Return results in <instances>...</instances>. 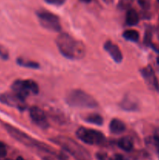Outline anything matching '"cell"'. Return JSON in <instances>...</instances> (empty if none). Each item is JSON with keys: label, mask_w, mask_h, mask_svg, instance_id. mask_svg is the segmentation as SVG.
<instances>
[{"label": "cell", "mask_w": 159, "mask_h": 160, "mask_svg": "<svg viewBox=\"0 0 159 160\" xmlns=\"http://www.w3.org/2000/svg\"><path fill=\"white\" fill-rule=\"evenodd\" d=\"M55 42L59 51L67 59H80L85 56L86 48L84 44L66 33L59 34Z\"/></svg>", "instance_id": "cell-1"}, {"label": "cell", "mask_w": 159, "mask_h": 160, "mask_svg": "<svg viewBox=\"0 0 159 160\" xmlns=\"http://www.w3.org/2000/svg\"><path fill=\"white\" fill-rule=\"evenodd\" d=\"M65 102L71 107L80 109H95L98 106L94 98L80 89L70 91L65 97Z\"/></svg>", "instance_id": "cell-2"}, {"label": "cell", "mask_w": 159, "mask_h": 160, "mask_svg": "<svg viewBox=\"0 0 159 160\" xmlns=\"http://www.w3.org/2000/svg\"><path fill=\"white\" fill-rule=\"evenodd\" d=\"M5 128H6V131L8 134L14 138L15 140L18 141L20 143L24 144V145H27V146H32L35 147V148H40L41 150H44V151L49 152V147L47 146L45 144L41 143L40 142H37V140L31 138V136L27 135L25 133L22 132L20 130L17 129V128H14V127L11 126L9 124H5Z\"/></svg>", "instance_id": "cell-3"}, {"label": "cell", "mask_w": 159, "mask_h": 160, "mask_svg": "<svg viewBox=\"0 0 159 160\" xmlns=\"http://www.w3.org/2000/svg\"><path fill=\"white\" fill-rule=\"evenodd\" d=\"M12 90L19 97L26 99L31 94L37 95L39 92V87L33 80H17L12 83Z\"/></svg>", "instance_id": "cell-4"}, {"label": "cell", "mask_w": 159, "mask_h": 160, "mask_svg": "<svg viewBox=\"0 0 159 160\" xmlns=\"http://www.w3.org/2000/svg\"><path fill=\"white\" fill-rule=\"evenodd\" d=\"M76 137L87 145H101L105 140L104 135L100 131L87 128H80L76 132Z\"/></svg>", "instance_id": "cell-5"}, {"label": "cell", "mask_w": 159, "mask_h": 160, "mask_svg": "<svg viewBox=\"0 0 159 160\" xmlns=\"http://www.w3.org/2000/svg\"><path fill=\"white\" fill-rule=\"evenodd\" d=\"M37 17L41 25L45 29L56 32H59L62 29L60 20L59 17H57L55 14L49 11L41 9L37 11Z\"/></svg>", "instance_id": "cell-6"}, {"label": "cell", "mask_w": 159, "mask_h": 160, "mask_svg": "<svg viewBox=\"0 0 159 160\" xmlns=\"http://www.w3.org/2000/svg\"><path fill=\"white\" fill-rule=\"evenodd\" d=\"M51 141L55 142L57 145H60L63 148H65L66 151L70 152V153H73L76 156H82L85 154L84 148H82L80 145H78L76 142L72 140L70 138L64 137V136H58L51 139Z\"/></svg>", "instance_id": "cell-7"}, {"label": "cell", "mask_w": 159, "mask_h": 160, "mask_svg": "<svg viewBox=\"0 0 159 160\" xmlns=\"http://www.w3.org/2000/svg\"><path fill=\"white\" fill-rule=\"evenodd\" d=\"M0 102L10 107L16 108L20 111L26 109V104L25 99L19 97L15 93H3L0 95Z\"/></svg>", "instance_id": "cell-8"}, {"label": "cell", "mask_w": 159, "mask_h": 160, "mask_svg": "<svg viewBox=\"0 0 159 160\" xmlns=\"http://www.w3.org/2000/svg\"><path fill=\"white\" fill-rule=\"evenodd\" d=\"M30 117L32 121L41 128H47L48 127V120L45 112L37 106H32L30 109Z\"/></svg>", "instance_id": "cell-9"}, {"label": "cell", "mask_w": 159, "mask_h": 160, "mask_svg": "<svg viewBox=\"0 0 159 160\" xmlns=\"http://www.w3.org/2000/svg\"><path fill=\"white\" fill-rule=\"evenodd\" d=\"M140 73L147 85L154 90L159 92V82L152 67L151 66H147L142 69Z\"/></svg>", "instance_id": "cell-10"}, {"label": "cell", "mask_w": 159, "mask_h": 160, "mask_svg": "<svg viewBox=\"0 0 159 160\" xmlns=\"http://www.w3.org/2000/svg\"><path fill=\"white\" fill-rule=\"evenodd\" d=\"M104 49L109 54L112 59L116 63H120L123 61V56L121 50L118 45H115L111 41H108L104 44Z\"/></svg>", "instance_id": "cell-11"}, {"label": "cell", "mask_w": 159, "mask_h": 160, "mask_svg": "<svg viewBox=\"0 0 159 160\" xmlns=\"http://www.w3.org/2000/svg\"><path fill=\"white\" fill-rule=\"evenodd\" d=\"M109 130L114 134H122L126 130V124L118 119H113L109 123Z\"/></svg>", "instance_id": "cell-12"}, {"label": "cell", "mask_w": 159, "mask_h": 160, "mask_svg": "<svg viewBox=\"0 0 159 160\" xmlns=\"http://www.w3.org/2000/svg\"><path fill=\"white\" fill-rule=\"evenodd\" d=\"M119 106L121 107L122 109L125 111H129V112H132V111H136L137 109V104L136 102L132 100V98L129 96L125 97L122 102H120Z\"/></svg>", "instance_id": "cell-13"}, {"label": "cell", "mask_w": 159, "mask_h": 160, "mask_svg": "<svg viewBox=\"0 0 159 160\" xmlns=\"http://www.w3.org/2000/svg\"><path fill=\"white\" fill-rule=\"evenodd\" d=\"M118 146L125 152H130L133 148V141L130 137H123L118 141Z\"/></svg>", "instance_id": "cell-14"}, {"label": "cell", "mask_w": 159, "mask_h": 160, "mask_svg": "<svg viewBox=\"0 0 159 160\" xmlns=\"http://www.w3.org/2000/svg\"><path fill=\"white\" fill-rule=\"evenodd\" d=\"M139 15L135 9H130L127 11L126 16V24L129 26H135L139 23Z\"/></svg>", "instance_id": "cell-15"}, {"label": "cell", "mask_w": 159, "mask_h": 160, "mask_svg": "<svg viewBox=\"0 0 159 160\" xmlns=\"http://www.w3.org/2000/svg\"><path fill=\"white\" fill-rule=\"evenodd\" d=\"M17 63L20 67H25V68L34 69V70L40 68V65L37 62L28 60V59H23V58H18L17 59Z\"/></svg>", "instance_id": "cell-16"}, {"label": "cell", "mask_w": 159, "mask_h": 160, "mask_svg": "<svg viewBox=\"0 0 159 160\" xmlns=\"http://www.w3.org/2000/svg\"><path fill=\"white\" fill-rule=\"evenodd\" d=\"M123 37L129 42H137L140 38V34L136 30H126L123 32Z\"/></svg>", "instance_id": "cell-17"}, {"label": "cell", "mask_w": 159, "mask_h": 160, "mask_svg": "<svg viewBox=\"0 0 159 160\" xmlns=\"http://www.w3.org/2000/svg\"><path fill=\"white\" fill-rule=\"evenodd\" d=\"M85 120L87 122V123H93V124H95V125H99V126L102 125L103 123H104L103 117H101V115H99V114H96V113L90 114V115H88L87 117H86Z\"/></svg>", "instance_id": "cell-18"}, {"label": "cell", "mask_w": 159, "mask_h": 160, "mask_svg": "<svg viewBox=\"0 0 159 160\" xmlns=\"http://www.w3.org/2000/svg\"><path fill=\"white\" fill-rule=\"evenodd\" d=\"M97 158L98 160H124L123 156L119 154L114 155V156H109L106 153L99 152L97 154Z\"/></svg>", "instance_id": "cell-19"}, {"label": "cell", "mask_w": 159, "mask_h": 160, "mask_svg": "<svg viewBox=\"0 0 159 160\" xmlns=\"http://www.w3.org/2000/svg\"><path fill=\"white\" fill-rule=\"evenodd\" d=\"M9 57V53L7 48L3 45H0V59L7 60Z\"/></svg>", "instance_id": "cell-20"}, {"label": "cell", "mask_w": 159, "mask_h": 160, "mask_svg": "<svg viewBox=\"0 0 159 160\" xmlns=\"http://www.w3.org/2000/svg\"><path fill=\"white\" fill-rule=\"evenodd\" d=\"M45 1L46 2V3H48V4L59 6L63 5L66 0H45Z\"/></svg>", "instance_id": "cell-21"}, {"label": "cell", "mask_w": 159, "mask_h": 160, "mask_svg": "<svg viewBox=\"0 0 159 160\" xmlns=\"http://www.w3.org/2000/svg\"><path fill=\"white\" fill-rule=\"evenodd\" d=\"M7 154V149L6 146L3 142H0V158H3Z\"/></svg>", "instance_id": "cell-22"}, {"label": "cell", "mask_w": 159, "mask_h": 160, "mask_svg": "<svg viewBox=\"0 0 159 160\" xmlns=\"http://www.w3.org/2000/svg\"><path fill=\"white\" fill-rule=\"evenodd\" d=\"M137 2L143 9H146L149 8V1L148 0H137Z\"/></svg>", "instance_id": "cell-23"}, {"label": "cell", "mask_w": 159, "mask_h": 160, "mask_svg": "<svg viewBox=\"0 0 159 160\" xmlns=\"http://www.w3.org/2000/svg\"><path fill=\"white\" fill-rule=\"evenodd\" d=\"M81 2H85V3H88V2H90V1H91V0H80Z\"/></svg>", "instance_id": "cell-24"}, {"label": "cell", "mask_w": 159, "mask_h": 160, "mask_svg": "<svg viewBox=\"0 0 159 160\" xmlns=\"http://www.w3.org/2000/svg\"><path fill=\"white\" fill-rule=\"evenodd\" d=\"M103 1L106 3H110V2H112V0H103Z\"/></svg>", "instance_id": "cell-25"}, {"label": "cell", "mask_w": 159, "mask_h": 160, "mask_svg": "<svg viewBox=\"0 0 159 160\" xmlns=\"http://www.w3.org/2000/svg\"><path fill=\"white\" fill-rule=\"evenodd\" d=\"M17 160H25V159H23V158L20 157H20H18V158H17Z\"/></svg>", "instance_id": "cell-26"}, {"label": "cell", "mask_w": 159, "mask_h": 160, "mask_svg": "<svg viewBox=\"0 0 159 160\" xmlns=\"http://www.w3.org/2000/svg\"><path fill=\"white\" fill-rule=\"evenodd\" d=\"M157 63L159 64V56H158V57H157Z\"/></svg>", "instance_id": "cell-27"}, {"label": "cell", "mask_w": 159, "mask_h": 160, "mask_svg": "<svg viewBox=\"0 0 159 160\" xmlns=\"http://www.w3.org/2000/svg\"><path fill=\"white\" fill-rule=\"evenodd\" d=\"M157 1H158V2H159V0H157Z\"/></svg>", "instance_id": "cell-28"}]
</instances>
